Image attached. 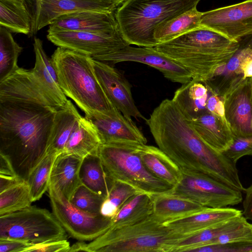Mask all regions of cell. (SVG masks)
I'll return each mask as SVG.
<instances>
[{"label": "cell", "mask_w": 252, "mask_h": 252, "mask_svg": "<svg viewBox=\"0 0 252 252\" xmlns=\"http://www.w3.org/2000/svg\"><path fill=\"white\" fill-rule=\"evenodd\" d=\"M59 109L31 70L19 67L0 82V154L22 180L47 155Z\"/></svg>", "instance_id": "cell-1"}, {"label": "cell", "mask_w": 252, "mask_h": 252, "mask_svg": "<svg viewBox=\"0 0 252 252\" xmlns=\"http://www.w3.org/2000/svg\"><path fill=\"white\" fill-rule=\"evenodd\" d=\"M146 122L158 147L182 171L203 173L245 191L236 163L206 144L172 99L163 100Z\"/></svg>", "instance_id": "cell-2"}, {"label": "cell", "mask_w": 252, "mask_h": 252, "mask_svg": "<svg viewBox=\"0 0 252 252\" xmlns=\"http://www.w3.org/2000/svg\"><path fill=\"white\" fill-rule=\"evenodd\" d=\"M239 46V42L201 27L155 48L184 67L196 81H209Z\"/></svg>", "instance_id": "cell-3"}, {"label": "cell", "mask_w": 252, "mask_h": 252, "mask_svg": "<svg viewBox=\"0 0 252 252\" xmlns=\"http://www.w3.org/2000/svg\"><path fill=\"white\" fill-rule=\"evenodd\" d=\"M51 59L62 91L85 115H109L118 110L101 87L91 56L58 47Z\"/></svg>", "instance_id": "cell-4"}, {"label": "cell", "mask_w": 252, "mask_h": 252, "mask_svg": "<svg viewBox=\"0 0 252 252\" xmlns=\"http://www.w3.org/2000/svg\"><path fill=\"white\" fill-rule=\"evenodd\" d=\"M200 0H126L115 16L120 32L129 45L155 47L156 29L161 23L196 7Z\"/></svg>", "instance_id": "cell-5"}, {"label": "cell", "mask_w": 252, "mask_h": 252, "mask_svg": "<svg viewBox=\"0 0 252 252\" xmlns=\"http://www.w3.org/2000/svg\"><path fill=\"white\" fill-rule=\"evenodd\" d=\"M179 237L151 216L136 224L110 227L88 248L89 252H170Z\"/></svg>", "instance_id": "cell-6"}, {"label": "cell", "mask_w": 252, "mask_h": 252, "mask_svg": "<svg viewBox=\"0 0 252 252\" xmlns=\"http://www.w3.org/2000/svg\"><path fill=\"white\" fill-rule=\"evenodd\" d=\"M140 144L103 143L98 154L110 176L152 195L170 193L173 187L151 174L138 152Z\"/></svg>", "instance_id": "cell-7"}, {"label": "cell", "mask_w": 252, "mask_h": 252, "mask_svg": "<svg viewBox=\"0 0 252 252\" xmlns=\"http://www.w3.org/2000/svg\"><path fill=\"white\" fill-rule=\"evenodd\" d=\"M67 236L54 214L45 209L31 205L0 215V239L37 244L66 239Z\"/></svg>", "instance_id": "cell-8"}, {"label": "cell", "mask_w": 252, "mask_h": 252, "mask_svg": "<svg viewBox=\"0 0 252 252\" xmlns=\"http://www.w3.org/2000/svg\"><path fill=\"white\" fill-rule=\"evenodd\" d=\"M182 173L181 179L170 192L173 194L209 208L233 206L243 200L241 190L207 175L193 172Z\"/></svg>", "instance_id": "cell-9"}, {"label": "cell", "mask_w": 252, "mask_h": 252, "mask_svg": "<svg viewBox=\"0 0 252 252\" xmlns=\"http://www.w3.org/2000/svg\"><path fill=\"white\" fill-rule=\"evenodd\" d=\"M48 190L53 213L72 237L79 241H91L111 227V219L77 208L52 185H49Z\"/></svg>", "instance_id": "cell-10"}, {"label": "cell", "mask_w": 252, "mask_h": 252, "mask_svg": "<svg viewBox=\"0 0 252 252\" xmlns=\"http://www.w3.org/2000/svg\"><path fill=\"white\" fill-rule=\"evenodd\" d=\"M220 93L225 118L234 137L252 136V77H236Z\"/></svg>", "instance_id": "cell-11"}, {"label": "cell", "mask_w": 252, "mask_h": 252, "mask_svg": "<svg viewBox=\"0 0 252 252\" xmlns=\"http://www.w3.org/2000/svg\"><path fill=\"white\" fill-rule=\"evenodd\" d=\"M92 58L114 64L123 62L142 63L158 70L170 81L181 84L187 83L192 79L191 75L184 67L157 50L155 47H135L127 45L114 52Z\"/></svg>", "instance_id": "cell-12"}, {"label": "cell", "mask_w": 252, "mask_h": 252, "mask_svg": "<svg viewBox=\"0 0 252 252\" xmlns=\"http://www.w3.org/2000/svg\"><path fill=\"white\" fill-rule=\"evenodd\" d=\"M200 24L238 42L252 34V0L203 12Z\"/></svg>", "instance_id": "cell-13"}, {"label": "cell", "mask_w": 252, "mask_h": 252, "mask_svg": "<svg viewBox=\"0 0 252 252\" xmlns=\"http://www.w3.org/2000/svg\"><path fill=\"white\" fill-rule=\"evenodd\" d=\"M48 39L58 47L91 57L105 55L127 45L120 32L104 34L82 32H48Z\"/></svg>", "instance_id": "cell-14"}, {"label": "cell", "mask_w": 252, "mask_h": 252, "mask_svg": "<svg viewBox=\"0 0 252 252\" xmlns=\"http://www.w3.org/2000/svg\"><path fill=\"white\" fill-rule=\"evenodd\" d=\"M92 62L96 77L113 105L128 118L146 121L135 105L131 86L123 73L107 63L93 59Z\"/></svg>", "instance_id": "cell-15"}, {"label": "cell", "mask_w": 252, "mask_h": 252, "mask_svg": "<svg viewBox=\"0 0 252 252\" xmlns=\"http://www.w3.org/2000/svg\"><path fill=\"white\" fill-rule=\"evenodd\" d=\"M35 8L32 31L35 33L58 17L84 11L115 13L118 6L104 0H34Z\"/></svg>", "instance_id": "cell-16"}, {"label": "cell", "mask_w": 252, "mask_h": 252, "mask_svg": "<svg viewBox=\"0 0 252 252\" xmlns=\"http://www.w3.org/2000/svg\"><path fill=\"white\" fill-rule=\"evenodd\" d=\"M96 128L102 144L136 143L146 144L147 139L132 118L119 110L107 115H85Z\"/></svg>", "instance_id": "cell-17"}, {"label": "cell", "mask_w": 252, "mask_h": 252, "mask_svg": "<svg viewBox=\"0 0 252 252\" xmlns=\"http://www.w3.org/2000/svg\"><path fill=\"white\" fill-rule=\"evenodd\" d=\"M48 32H82L111 34L120 32L115 13L84 11L62 15Z\"/></svg>", "instance_id": "cell-18"}, {"label": "cell", "mask_w": 252, "mask_h": 252, "mask_svg": "<svg viewBox=\"0 0 252 252\" xmlns=\"http://www.w3.org/2000/svg\"><path fill=\"white\" fill-rule=\"evenodd\" d=\"M243 215L242 211L229 207L209 208L180 219L163 223L173 233L188 235Z\"/></svg>", "instance_id": "cell-19"}, {"label": "cell", "mask_w": 252, "mask_h": 252, "mask_svg": "<svg viewBox=\"0 0 252 252\" xmlns=\"http://www.w3.org/2000/svg\"><path fill=\"white\" fill-rule=\"evenodd\" d=\"M33 45L35 62L31 71L48 96L61 109L65 106L68 100L60 86L51 59L46 54L41 39L35 37Z\"/></svg>", "instance_id": "cell-20"}, {"label": "cell", "mask_w": 252, "mask_h": 252, "mask_svg": "<svg viewBox=\"0 0 252 252\" xmlns=\"http://www.w3.org/2000/svg\"><path fill=\"white\" fill-rule=\"evenodd\" d=\"M190 122L198 136L216 151L222 153L233 142L234 136L226 120L220 117L207 111Z\"/></svg>", "instance_id": "cell-21"}, {"label": "cell", "mask_w": 252, "mask_h": 252, "mask_svg": "<svg viewBox=\"0 0 252 252\" xmlns=\"http://www.w3.org/2000/svg\"><path fill=\"white\" fill-rule=\"evenodd\" d=\"M83 158L77 155L62 152L53 163L50 184L59 189L70 200L78 188L82 185L80 170Z\"/></svg>", "instance_id": "cell-22"}, {"label": "cell", "mask_w": 252, "mask_h": 252, "mask_svg": "<svg viewBox=\"0 0 252 252\" xmlns=\"http://www.w3.org/2000/svg\"><path fill=\"white\" fill-rule=\"evenodd\" d=\"M152 197V216L161 223L188 216L207 208L170 192L153 195Z\"/></svg>", "instance_id": "cell-23"}, {"label": "cell", "mask_w": 252, "mask_h": 252, "mask_svg": "<svg viewBox=\"0 0 252 252\" xmlns=\"http://www.w3.org/2000/svg\"><path fill=\"white\" fill-rule=\"evenodd\" d=\"M210 94L208 81L191 79L182 84L174 93L172 99L182 113L192 120L207 111V101Z\"/></svg>", "instance_id": "cell-24"}, {"label": "cell", "mask_w": 252, "mask_h": 252, "mask_svg": "<svg viewBox=\"0 0 252 252\" xmlns=\"http://www.w3.org/2000/svg\"><path fill=\"white\" fill-rule=\"evenodd\" d=\"M138 152L144 165L154 176L173 188L179 182L181 170L158 147L140 144Z\"/></svg>", "instance_id": "cell-25"}, {"label": "cell", "mask_w": 252, "mask_h": 252, "mask_svg": "<svg viewBox=\"0 0 252 252\" xmlns=\"http://www.w3.org/2000/svg\"><path fill=\"white\" fill-rule=\"evenodd\" d=\"M245 219L242 215L192 234L181 236L172 245L170 252H190L196 248L211 244L218 236L235 228Z\"/></svg>", "instance_id": "cell-26"}, {"label": "cell", "mask_w": 252, "mask_h": 252, "mask_svg": "<svg viewBox=\"0 0 252 252\" xmlns=\"http://www.w3.org/2000/svg\"><path fill=\"white\" fill-rule=\"evenodd\" d=\"M102 142L94 126L85 117H82L75 126L63 152L84 158L98 154Z\"/></svg>", "instance_id": "cell-27"}, {"label": "cell", "mask_w": 252, "mask_h": 252, "mask_svg": "<svg viewBox=\"0 0 252 252\" xmlns=\"http://www.w3.org/2000/svg\"><path fill=\"white\" fill-rule=\"evenodd\" d=\"M82 117L72 102L57 110L52 127L47 154H60L64 149L70 134Z\"/></svg>", "instance_id": "cell-28"}, {"label": "cell", "mask_w": 252, "mask_h": 252, "mask_svg": "<svg viewBox=\"0 0 252 252\" xmlns=\"http://www.w3.org/2000/svg\"><path fill=\"white\" fill-rule=\"evenodd\" d=\"M80 178L83 185L105 199L108 196L114 182L105 170L98 154L89 155L83 158Z\"/></svg>", "instance_id": "cell-29"}, {"label": "cell", "mask_w": 252, "mask_h": 252, "mask_svg": "<svg viewBox=\"0 0 252 252\" xmlns=\"http://www.w3.org/2000/svg\"><path fill=\"white\" fill-rule=\"evenodd\" d=\"M33 19L24 0H0V25L10 32L29 34Z\"/></svg>", "instance_id": "cell-30"}, {"label": "cell", "mask_w": 252, "mask_h": 252, "mask_svg": "<svg viewBox=\"0 0 252 252\" xmlns=\"http://www.w3.org/2000/svg\"><path fill=\"white\" fill-rule=\"evenodd\" d=\"M202 13L194 7L161 23L154 32L155 39L158 44L165 42L201 27Z\"/></svg>", "instance_id": "cell-31"}, {"label": "cell", "mask_w": 252, "mask_h": 252, "mask_svg": "<svg viewBox=\"0 0 252 252\" xmlns=\"http://www.w3.org/2000/svg\"><path fill=\"white\" fill-rule=\"evenodd\" d=\"M152 195L140 192L128 199L112 219L110 227H119L141 222L152 216Z\"/></svg>", "instance_id": "cell-32"}, {"label": "cell", "mask_w": 252, "mask_h": 252, "mask_svg": "<svg viewBox=\"0 0 252 252\" xmlns=\"http://www.w3.org/2000/svg\"><path fill=\"white\" fill-rule=\"evenodd\" d=\"M23 50L14 40L11 32L0 27V82L12 75L19 67L18 58Z\"/></svg>", "instance_id": "cell-33"}, {"label": "cell", "mask_w": 252, "mask_h": 252, "mask_svg": "<svg viewBox=\"0 0 252 252\" xmlns=\"http://www.w3.org/2000/svg\"><path fill=\"white\" fill-rule=\"evenodd\" d=\"M32 202L30 186L23 181L0 192V215L25 209Z\"/></svg>", "instance_id": "cell-34"}, {"label": "cell", "mask_w": 252, "mask_h": 252, "mask_svg": "<svg viewBox=\"0 0 252 252\" xmlns=\"http://www.w3.org/2000/svg\"><path fill=\"white\" fill-rule=\"evenodd\" d=\"M140 192H141L127 184L114 180L108 196L102 204L100 214L113 219L128 199Z\"/></svg>", "instance_id": "cell-35"}, {"label": "cell", "mask_w": 252, "mask_h": 252, "mask_svg": "<svg viewBox=\"0 0 252 252\" xmlns=\"http://www.w3.org/2000/svg\"><path fill=\"white\" fill-rule=\"evenodd\" d=\"M58 155L54 153L47 154L30 175L28 183L32 202L41 198L48 189L52 168Z\"/></svg>", "instance_id": "cell-36"}, {"label": "cell", "mask_w": 252, "mask_h": 252, "mask_svg": "<svg viewBox=\"0 0 252 252\" xmlns=\"http://www.w3.org/2000/svg\"><path fill=\"white\" fill-rule=\"evenodd\" d=\"M102 196L83 184L74 193L70 202L77 208L90 214H100V209L104 200Z\"/></svg>", "instance_id": "cell-37"}, {"label": "cell", "mask_w": 252, "mask_h": 252, "mask_svg": "<svg viewBox=\"0 0 252 252\" xmlns=\"http://www.w3.org/2000/svg\"><path fill=\"white\" fill-rule=\"evenodd\" d=\"M252 242V223L245 219L232 229L220 235L211 244Z\"/></svg>", "instance_id": "cell-38"}, {"label": "cell", "mask_w": 252, "mask_h": 252, "mask_svg": "<svg viewBox=\"0 0 252 252\" xmlns=\"http://www.w3.org/2000/svg\"><path fill=\"white\" fill-rule=\"evenodd\" d=\"M222 153L235 163L244 156H252V136L234 137L233 143Z\"/></svg>", "instance_id": "cell-39"}, {"label": "cell", "mask_w": 252, "mask_h": 252, "mask_svg": "<svg viewBox=\"0 0 252 252\" xmlns=\"http://www.w3.org/2000/svg\"><path fill=\"white\" fill-rule=\"evenodd\" d=\"M190 252H252V242L212 244L196 248Z\"/></svg>", "instance_id": "cell-40"}, {"label": "cell", "mask_w": 252, "mask_h": 252, "mask_svg": "<svg viewBox=\"0 0 252 252\" xmlns=\"http://www.w3.org/2000/svg\"><path fill=\"white\" fill-rule=\"evenodd\" d=\"M70 248L69 242L67 239H64L32 244L26 252H69Z\"/></svg>", "instance_id": "cell-41"}, {"label": "cell", "mask_w": 252, "mask_h": 252, "mask_svg": "<svg viewBox=\"0 0 252 252\" xmlns=\"http://www.w3.org/2000/svg\"><path fill=\"white\" fill-rule=\"evenodd\" d=\"M211 85L210 94L207 101L208 111L224 119V109L222 100L220 96Z\"/></svg>", "instance_id": "cell-42"}, {"label": "cell", "mask_w": 252, "mask_h": 252, "mask_svg": "<svg viewBox=\"0 0 252 252\" xmlns=\"http://www.w3.org/2000/svg\"><path fill=\"white\" fill-rule=\"evenodd\" d=\"M31 245L14 239H0V252H26Z\"/></svg>", "instance_id": "cell-43"}, {"label": "cell", "mask_w": 252, "mask_h": 252, "mask_svg": "<svg viewBox=\"0 0 252 252\" xmlns=\"http://www.w3.org/2000/svg\"><path fill=\"white\" fill-rule=\"evenodd\" d=\"M245 197L243 202V215L252 222V184L245 189Z\"/></svg>", "instance_id": "cell-44"}, {"label": "cell", "mask_w": 252, "mask_h": 252, "mask_svg": "<svg viewBox=\"0 0 252 252\" xmlns=\"http://www.w3.org/2000/svg\"><path fill=\"white\" fill-rule=\"evenodd\" d=\"M0 176H18L9 160L0 154Z\"/></svg>", "instance_id": "cell-45"}, {"label": "cell", "mask_w": 252, "mask_h": 252, "mask_svg": "<svg viewBox=\"0 0 252 252\" xmlns=\"http://www.w3.org/2000/svg\"><path fill=\"white\" fill-rule=\"evenodd\" d=\"M79 251H84L89 252V250L88 248V243H86L83 241H80L79 242H77L70 246L69 252Z\"/></svg>", "instance_id": "cell-46"}, {"label": "cell", "mask_w": 252, "mask_h": 252, "mask_svg": "<svg viewBox=\"0 0 252 252\" xmlns=\"http://www.w3.org/2000/svg\"><path fill=\"white\" fill-rule=\"evenodd\" d=\"M109 1L115 4L118 7L122 4L126 0H104Z\"/></svg>", "instance_id": "cell-47"}, {"label": "cell", "mask_w": 252, "mask_h": 252, "mask_svg": "<svg viewBox=\"0 0 252 252\" xmlns=\"http://www.w3.org/2000/svg\"></svg>", "instance_id": "cell-48"}]
</instances>
